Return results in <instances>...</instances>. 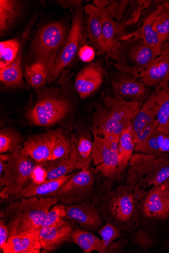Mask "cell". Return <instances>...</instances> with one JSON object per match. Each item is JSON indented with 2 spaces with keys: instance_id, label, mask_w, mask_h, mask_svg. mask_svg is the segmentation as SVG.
<instances>
[{
  "instance_id": "1",
  "label": "cell",
  "mask_w": 169,
  "mask_h": 253,
  "mask_svg": "<svg viewBox=\"0 0 169 253\" xmlns=\"http://www.w3.org/2000/svg\"><path fill=\"white\" fill-rule=\"evenodd\" d=\"M113 181L107 178L95 187L91 201L98 206L105 222L121 232L134 231L140 221L139 202L126 184L113 188Z\"/></svg>"
},
{
  "instance_id": "41",
  "label": "cell",
  "mask_w": 169,
  "mask_h": 253,
  "mask_svg": "<svg viewBox=\"0 0 169 253\" xmlns=\"http://www.w3.org/2000/svg\"><path fill=\"white\" fill-rule=\"evenodd\" d=\"M118 239L110 244L105 250V253H123L125 247L128 244L127 239Z\"/></svg>"
},
{
  "instance_id": "26",
  "label": "cell",
  "mask_w": 169,
  "mask_h": 253,
  "mask_svg": "<svg viewBox=\"0 0 169 253\" xmlns=\"http://www.w3.org/2000/svg\"><path fill=\"white\" fill-rule=\"evenodd\" d=\"M157 107L153 94L138 109L133 120L132 127L135 139L145 129L157 121Z\"/></svg>"
},
{
  "instance_id": "43",
  "label": "cell",
  "mask_w": 169,
  "mask_h": 253,
  "mask_svg": "<svg viewBox=\"0 0 169 253\" xmlns=\"http://www.w3.org/2000/svg\"><path fill=\"white\" fill-rule=\"evenodd\" d=\"M78 54L80 59L85 62L92 61L95 56V52L93 48L87 45L83 46Z\"/></svg>"
},
{
  "instance_id": "45",
  "label": "cell",
  "mask_w": 169,
  "mask_h": 253,
  "mask_svg": "<svg viewBox=\"0 0 169 253\" xmlns=\"http://www.w3.org/2000/svg\"><path fill=\"white\" fill-rule=\"evenodd\" d=\"M56 3L63 8H73L79 6L82 1H78V0H60L56 1Z\"/></svg>"
},
{
  "instance_id": "14",
  "label": "cell",
  "mask_w": 169,
  "mask_h": 253,
  "mask_svg": "<svg viewBox=\"0 0 169 253\" xmlns=\"http://www.w3.org/2000/svg\"><path fill=\"white\" fill-rule=\"evenodd\" d=\"M63 132L62 129L57 128L32 135L23 143L22 152L31 156L36 164L47 162L58 138Z\"/></svg>"
},
{
  "instance_id": "9",
  "label": "cell",
  "mask_w": 169,
  "mask_h": 253,
  "mask_svg": "<svg viewBox=\"0 0 169 253\" xmlns=\"http://www.w3.org/2000/svg\"><path fill=\"white\" fill-rule=\"evenodd\" d=\"M119 140L108 141L105 138L93 136L91 158L94 172L102 173L113 181L121 180L126 170L119 158L117 147Z\"/></svg>"
},
{
  "instance_id": "8",
  "label": "cell",
  "mask_w": 169,
  "mask_h": 253,
  "mask_svg": "<svg viewBox=\"0 0 169 253\" xmlns=\"http://www.w3.org/2000/svg\"><path fill=\"white\" fill-rule=\"evenodd\" d=\"M66 38L65 26L61 22H51L43 27L31 46L34 63L42 64L51 74Z\"/></svg>"
},
{
  "instance_id": "28",
  "label": "cell",
  "mask_w": 169,
  "mask_h": 253,
  "mask_svg": "<svg viewBox=\"0 0 169 253\" xmlns=\"http://www.w3.org/2000/svg\"><path fill=\"white\" fill-rule=\"evenodd\" d=\"M158 13L157 8L145 20L143 25L136 31L122 38L121 41L137 37L151 47L162 48L166 42L153 29V23Z\"/></svg>"
},
{
  "instance_id": "34",
  "label": "cell",
  "mask_w": 169,
  "mask_h": 253,
  "mask_svg": "<svg viewBox=\"0 0 169 253\" xmlns=\"http://www.w3.org/2000/svg\"><path fill=\"white\" fill-rule=\"evenodd\" d=\"M50 73L46 68L39 63H34L27 68L26 78L30 85L35 89L43 87Z\"/></svg>"
},
{
  "instance_id": "18",
  "label": "cell",
  "mask_w": 169,
  "mask_h": 253,
  "mask_svg": "<svg viewBox=\"0 0 169 253\" xmlns=\"http://www.w3.org/2000/svg\"><path fill=\"white\" fill-rule=\"evenodd\" d=\"M138 79L122 72L114 75L111 85L115 96L139 103L146 96L147 90V86Z\"/></svg>"
},
{
  "instance_id": "35",
  "label": "cell",
  "mask_w": 169,
  "mask_h": 253,
  "mask_svg": "<svg viewBox=\"0 0 169 253\" xmlns=\"http://www.w3.org/2000/svg\"><path fill=\"white\" fill-rule=\"evenodd\" d=\"M158 13L153 23V30L166 41L169 36V2L157 7Z\"/></svg>"
},
{
  "instance_id": "15",
  "label": "cell",
  "mask_w": 169,
  "mask_h": 253,
  "mask_svg": "<svg viewBox=\"0 0 169 253\" xmlns=\"http://www.w3.org/2000/svg\"><path fill=\"white\" fill-rule=\"evenodd\" d=\"M71 152L69 159L75 169H89L92 160V135L89 130L79 126L70 133Z\"/></svg>"
},
{
  "instance_id": "47",
  "label": "cell",
  "mask_w": 169,
  "mask_h": 253,
  "mask_svg": "<svg viewBox=\"0 0 169 253\" xmlns=\"http://www.w3.org/2000/svg\"><path fill=\"white\" fill-rule=\"evenodd\" d=\"M161 52L162 54L169 56V36L164 43L161 49Z\"/></svg>"
},
{
  "instance_id": "5",
  "label": "cell",
  "mask_w": 169,
  "mask_h": 253,
  "mask_svg": "<svg viewBox=\"0 0 169 253\" xmlns=\"http://www.w3.org/2000/svg\"><path fill=\"white\" fill-rule=\"evenodd\" d=\"M61 74V87H42L35 104L27 114L28 120L32 125L39 126L54 125L64 118L73 107L72 100L66 94V89L70 85L67 74Z\"/></svg>"
},
{
  "instance_id": "46",
  "label": "cell",
  "mask_w": 169,
  "mask_h": 253,
  "mask_svg": "<svg viewBox=\"0 0 169 253\" xmlns=\"http://www.w3.org/2000/svg\"><path fill=\"white\" fill-rule=\"evenodd\" d=\"M114 1H107V0H96L93 1L94 5L99 9H104L113 3Z\"/></svg>"
},
{
  "instance_id": "6",
  "label": "cell",
  "mask_w": 169,
  "mask_h": 253,
  "mask_svg": "<svg viewBox=\"0 0 169 253\" xmlns=\"http://www.w3.org/2000/svg\"><path fill=\"white\" fill-rule=\"evenodd\" d=\"M161 47H153L137 37L117 42L107 53L120 72L139 78L141 73L162 54Z\"/></svg>"
},
{
  "instance_id": "23",
  "label": "cell",
  "mask_w": 169,
  "mask_h": 253,
  "mask_svg": "<svg viewBox=\"0 0 169 253\" xmlns=\"http://www.w3.org/2000/svg\"><path fill=\"white\" fill-rule=\"evenodd\" d=\"M30 29L24 34L19 52L15 59L7 66L0 70V80L6 87H20L25 86L23 79L21 59L25 44Z\"/></svg>"
},
{
  "instance_id": "10",
  "label": "cell",
  "mask_w": 169,
  "mask_h": 253,
  "mask_svg": "<svg viewBox=\"0 0 169 253\" xmlns=\"http://www.w3.org/2000/svg\"><path fill=\"white\" fill-rule=\"evenodd\" d=\"M83 11L81 6H78L76 11L65 42L48 78L47 82L49 84L56 80L72 63L85 42Z\"/></svg>"
},
{
  "instance_id": "31",
  "label": "cell",
  "mask_w": 169,
  "mask_h": 253,
  "mask_svg": "<svg viewBox=\"0 0 169 253\" xmlns=\"http://www.w3.org/2000/svg\"><path fill=\"white\" fill-rule=\"evenodd\" d=\"M136 146L135 135L131 124L120 135L117 147V153L120 163L126 170L134 155Z\"/></svg>"
},
{
  "instance_id": "39",
  "label": "cell",
  "mask_w": 169,
  "mask_h": 253,
  "mask_svg": "<svg viewBox=\"0 0 169 253\" xmlns=\"http://www.w3.org/2000/svg\"><path fill=\"white\" fill-rule=\"evenodd\" d=\"M65 218V205L61 203L56 204L48 212L40 228L54 225Z\"/></svg>"
},
{
  "instance_id": "25",
  "label": "cell",
  "mask_w": 169,
  "mask_h": 253,
  "mask_svg": "<svg viewBox=\"0 0 169 253\" xmlns=\"http://www.w3.org/2000/svg\"><path fill=\"white\" fill-rule=\"evenodd\" d=\"M135 151L159 157H169V135L157 129L141 144L136 145Z\"/></svg>"
},
{
  "instance_id": "30",
  "label": "cell",
  "mask_w": 169,
  "mask_h": 253,
  "mask_svg": "<svg viewBox=\"0 0 169 253\" xmlns=\"http://www.w3.org/2000/svg\"><path fill=\"white\" fill-rule=\"evenodd\" d=\"M154 95L157 107L158 130L169 135V86L156 90Z\"/></svg>"
},
{
  "instance_id": "4",
  "label": "cell",
  "mask_w": 169,
  "mask_h": 253,
  "mask_svg": "<svg viewBox=\"0 0 169 253\" xmlns=\"http://www.w3.org/2000/svg\"><path fill=\"white\" fill-rule=\"evenodd\" d=\"M59 202L56 197L23 198L11 202L4 218L9 231V237L26 235L39 229L47 214Z\"/></svg>"
},
{
  "instance_id": "20",
  "label": "cell",
  "mask_w": 169,
  "mask_h": 253,
  "mask_svg": "<svg viewBox=\"0 0 169 253\" xmlns=\"http://www.w3.org/2000/svg\"><path fill=\"white\" fill-rule=\"evenodd\" d=\"M139 79L147 87L156 90L169 86V56L162 54L144 69Z\"/></svg>"
},
{
  "instance_id": "12",
  "label": "cell",
  "mask_w": 169,
  "mask_h": 253,
  "mask_svg": "<svg viewBox=\"0 0 169 253\" xmlns=\"http://www.w3.org/2000/svg\"><path fill=\"white\" fill-rule=\"evenodd\" d=\"M140 214L152 221L169 219V178L150 190L139 204Z\"/></svg>"
},
{
  "instance_id": "48",
  "label": "cell",
  "mask_w": 169,
  "mask_h": 253,
  "mask_svg": "<svg viewBox=\"0 0 169 253\" xmlns=\"http://www.w3.org/2000/svg\"><path fill=\"white\" fill-rule=\"evenodd\" d=\"M164 248L169 251V235L164 243Z\"/></svg>"
},
{
  "instance_id": "44",
  "label": "cell",
  "mask_w": 169,
  "mask_h": 253,
  "mask_svg": "<svg viewBox=\"0 0 169 253\" xmlns=\"http://www.w3.org/2000/svg\"><path fill=\"white\" fill-rule=\"evenodd\" d=\"M9 237V231L3 218L0 220V248L1 250L6 245Z\"/></svg>"
},
{
  "instance_id": "36",
  "label": "cell",
  "mask_w": 169,
  "mask_h": 253,
  "mask_svg": "<svg viewBox=\"0 0 169 253\" xmlns=\"http://www.w3.org/2000/svg\"><path fill=\"white\" fill-rule=\"evenodd\" d=\"M20 43L16 39L0 43V70L9 65L16 57Z\"/></svg>"
},
{
  "instance_id": "40",
  "label": "cell",
  "mask_w": 169,
  "mask_h": 253,
  "mask_svg": "<svg viewBox=\"0 0 169 253\" xmlns=\"http://www.w3.org/2000/svg\"><path fill=\"white\" fill-rule=\"evenodd\" d=\"M98 233L103 241V253L110 244L122 236V232L110 222H106Z\"/></svg>"
},
{
  "instance_id": "11",
  "label": "cell",
  "mask_w": 169,
  "mask_h": 253,
  "mask_svg": "<svg viewBox=\"0 0 169 253\" xmlns=\"http://www.w3.org/2000/svg\"><path fill=\"white\" fill-rule=\"evenodd\" d=\"M95 178L92 170H80L74 173L57 191L47 197H56L64 205L90 201L95 188Z\"/></svg>"
},
{
  "instance_id": "3",
  "label": "cell",
  "mask_w": 169,
  "mask_h": 253,
  "mask_svg": "<svg viewBox=\"0 0 169 253\" xmlns=\"http://www.w3.org/2000/svg\"><path fill=\"white\" fill-rule=\"evenodd\" d=\"M169 178V157L136 153L126 170V185L139 204L148 191Z\"/></svg>"
},
{
  "instance_id": "19",
  "label": "cell",
  "mask_w": 169,
  "mask_h": 253,
  "mask_svg": "<svg viewBox=\"0 0 169 253\" xmlns=\"http://www.w3.org/2000/svg\"><path fill=\"white\" fill-rule=\"evenodd\" d=\"M106 74L103 67L99 63L90 64L82 69L77 75L74 87L81 99L91 95L103 84Z\"/></svg>"
},
{
  "instance_id": "32",
  "label": "cell",
  "mask_w": 169,
  "mask_h": 253,
  "mask_svg": "<svg viewBox=\"0 0 169 253\" xmlns=\"http://www.w3.org/2000/svg\"><path fill=\"white\" fill-rule=\"evenodd\" d=\"M46 170L47 180L57 179L68 175L75 169L69 158H58L40 164Z\"/></svg>"
},
{
  "instance_id": "21",
  "label": "cell",
  "mask_w": 169,
  "mask_h": 253,
  "mask_svg": "<svg viewBox=\"0 0 169 253\" xmlns=\"http://www.w3.org/2000/svg\"><path fill=\"white\" fill-rule=\"evenodd\" d=\"M84 11L87 15L86 31L89 43L100 53H106L100 10L94 5L87 4Z\"/></svg>"
},
{
  "instance_id": "24",
  "label": "cell",
  "mask_w": 169,
  "mask_h": 253,
  "mask_svg": "<svg viewBox=\"0 0 169 253\" xmlns=\"http://www.w3.org/2000/svg\"><path fill=\"white\" fill-rule=\"evenodd\" d=\"M74 174V173L64 175L55 180H47L40 183L32 181L30 185L13 197L12 199L16 200L31 197L46 198L48 195L57 191Z\"/></svg>"
},
{
  "instance_id": "17",
  "label": "cell",
  "mask_w": 169,
  "mask_h": 253,
  "mask_svg": "<svg viewBox=\"0 0 169 253\" xmlns=\"http://www.w3.org/2000/svg\"><path fill=\"white\" fill-rule=\"evenodd\" d=\"M135 3L128 10L126 15L121 21L114 20L108 7L100 10L103 28V40L106 52L107 53L122 38L127 36L126 23L128 16L132 15L134 11Z\"/></svg>"
},
{
  "instance_id": "13",
  "label": "cell",
  "mask_w": 169,
  "mask_h": 253,
  "mask_svg": "<svg viewBox=\"0 0 169 253\" xmlns=\"http://www.w3.org/2000/svg\"><path fill=\"white\" fill-rule=\"evenodd\" d=\"M65 210L67 220L90 232H98L105 225L98 206L92 201L65 205Z\"/></svg>"
},
{
  "instance_id": "16",
  "label": "cell",
  "mask_w": 169,
  "mask_h": 253,
  "mask_svg": "<svg viewBox=\"0 0 169 253\" xmlns=\"http://www.w3.org/2000/svg\"><path fill=\"white\" fill-rule=\"evenodd\" d=\"M76 224L66 218L54 225L39 229V236L43 253L56 251L71 239Z\"/></svg>"
},
{
  "instance_id": "2",
  "label": "cell",
  "mask_w": 169,
  "mask_h": 253,
  "mask_svg": "<svg viewBox=\"0 0 169 253\" xmlns=\"http://www.w3.org/2000/svg\"><path fill=\"white\" fill-rule=\"evenodd\" d=\"M101 96V100L95 103L93 136H100L110 141L119 140L122 132L132 124L139 109V103L104 93Z\"/></svg>"
},
{
  "instance_id": "29",
  "label": "cell",
  "mask_w": 169,
  "mask_h": 253,
  "mask_svg": "<svg viewBox=\"0 0 169 253\" xmlns=\"http://www.w3.org/2000/svg\"><path fill=\"white\" fill-rule=\"evenodd\" d=\"M71 240L76 244L84 253L97 251L103 253L104 243L102 239L76 225L71 236Z\"/></svg>"
},
{
  "instance_id": "7",
  "label": "cell",
  "mask_w": 169,
  "mask_h": 253,
  "mask_svg": "<svg viewBox=\"0 0 169 253\" xmlns=\"http://www.w3.org/2000/svg\"><path fill=\"white\" fill-rule=\"evenodd\" d=\"M22 150L20 145L9 155L0 178L2 199H12L32 181L31 175L36 164L31 156L23 154Z\"/></svg>"
},
{
  "instance_id": "27",
  "label": "cell",
  "mask_w": 169,
  "mask_h": 253,
  "mask_svg": "<svg viewBox=\"0 0 169 253\" xmlns=\"http://www.w3.org/2000/svg\"><path fill=\"white\" fill-rule=\"evenodd\" d=\"M22 12V7L19 1L14 0L0 1V33L1 36L7 35Z\"/></svg>"
},
{
  "instance_id": "42",
  "label": "cell",
  "mask_w": 169,
  "mask_h": 253,
  "mask_svg": "<svg viewBox=\"0 0 169 253\" xmlns=\"http://www.w3.org/2000/svg\"><path fill=\"white\" fill-rule=\"evenodd\" d=\"M47 174L46 169L40 164H36L32 175V180L35 183H40L47 180Z\"/></svg>"
},
{
  "instance_id": "33",
  "label": "cell",
  "mask_w": 169,
  "mask_h": 253,
  "mask_svg": "<svg viewBox=\"0 0 169 253\" xmlns=\"http://www.w3.org/2000/svg\"><path fill=\"white\" fill-rule=\"evenodd\" d=\"M23 137L11 128L4 127L0 131V153L14 152L23 141Z\"/></svg>"
},
{
  "instance_id": "38",
  "label": "cell",
  "mask_w": 169,
  "mask_h": 253,
  "mask_svg": "<svg viewBox=\"0 0 169 253\" xmlns=\"http://www.w3.org/2000/svg\"><path fill=\"white\" fill-rule=\"evenodd\" d=\"M133 243L143 250H148L156 246L157 241L146 230L138 229L131 236Z\"/></svg>"
},
{
  "instance_id": "22",
  "label": "cell",
  "mask_w": 169,
  "mask_h": 253,
  "mask_svg": "<svg viewBox=\"0 0 169 253\" xmlns=\"http://www.w3.org/2000/svg\"><path fill=\"white\" fill-rule=\"evenodd\" d=\"M42 249L38 229L26 235L9 237L1 250L4 253H40Z\"/></svg>"
},
{
  "instance_id": "37",
  "label": "cell",
  "mask_w": 169,
  "mask_h": 253,
  "mask_svg": "<svg viewBox=\"0 0 169 253\" xmlns=\"http://www.w3.org/2000/svg\"><path fill=\"white\" fill-rule=\"evenodd\" d=\"M71 152L70 138L63 133L58 138L51 157L48 161L58 158H69Z\"/></svg>"
}]
</instances>
